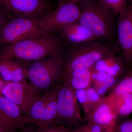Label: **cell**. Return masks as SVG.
I'll list each match as a JSON object with an SVG mask.
<instances>
[{"instance_id": "26", "label": "cell", "mask_w": 132, "mask_h": 132, "mask_svg": "<svg viewBox=\"0 0 132 132\" xmlns=\"http://www.w3.org/2000/svg\"><path fill=\"white\" fill-rule=\"evenodd\" d=\"M116 132H132V121H127L118 125Z\"/></svg>"}, {"instance_id": "23", "label": "cell", "mask_w": 132, "mask_h": 132, "mask_svg": "<svg viewBox=\"0 0 132 132\" xmlns=\"http://www.w3.org/2000/svg\"><path fill=\"white\" fill-rule=\"evenodd\" d=\"M71 132H105L100 126L90 122H86L73 128H71Z\"/></svg>"}, {"instance_id": "25", "label": "cell", "mask_w": 132, "mask_h": 132, "mask_svg": "<svg viewBox=\"0 0 132 132\" xmlns=\"http://www.w3.org/2000/svg\"><path fill=\"white\" fill-rule=\"evenodd\" d=\"M37 132H71V131L69 128L55 125L47 127H37Z\"/></svg>"}, {"instance_id": "7", "label": "cell", "mask_w": 132, "mask_h": 132, "mask_svg": "<svg viewBox=\"0 0 132 132\" xmlns=\"http://www.w3.org/2000/svg\"><path fill=\"white\" fill-rule=\"evenodd\" d=\"M81 13L78 4L69 0H60L56 9L48 12L39 19L40 29L43 32L53 34L66 25L78 22Z\"/></svg>"}, {"instance_id": "22", "label": "cell", "mask_w": 132, "mask_h": 132, "mask_svg": "<svg viewBox=\"0 0 132 132\" xmlns=\"http://www.w3.org/2000/svg\"><path fill=\"white\" fill-rule=\"evenodd\" d=\"M87 94L89 112L100 104L104 100L106 96H102L97 93L93 87L86 88Z\"/></svg>"}, {"instance_id": "4", "label": "cell", "mask_w": 132, "mask_h": 132, "mask_svg": "<svg viewBox=\"0 0 132 132\" xmlns=\"http://www.w3.org/2000/svg\"><path fill=\"white\" fill-rule=\"evenodd\" d=\"M64 49L33 62L27 68L30 82L43 93L52 88L62 78L64 73Z\"/></svg>"}, {"instance_id": "5", "label": "cell", "mask_w": 132, "mask_h": 132, "mask_svg": "<svg viewBox=\"0 0 132 132\" xmlns=\"http://www.w3.org/2000/svg\"><path fill=\"white\" fill-rule=\"evenodd\" d=\"M63 81L62 78L54 86L44 93L24 115L29 125L38 127L56 125L58 95Z\"/></svg>"}, {"instance_id": "28", "label": "cell", "mask_w": 132, "mask_h": 132, "mask_svg": "<svg viewBox=\"0 0 132 132\" xmlns=\"http://www.w3.org/2000/svg\"><path fill=\"white\" fill-rule=\"evenodd\" d=\"M0 132H11L9 130L0 117Z\"/></svg>"}, {"instance_id": "11", "label": "cell", "mask_w": 132, "mask_h": 132, "mask_svg": "<svg viewBox=\"0 0 132 132\" xmlns=\"http://www.w3.org/2000/svg\"><path fill=\"white\" fill-rule=\"evenodd\" d=\"M117 39L125 65L132 66V1L126 9L119 15L117 22Z\"/></svg>"}, {"instance_id": "3", "label": "cell", "mask_w": 132, "mask_h": 132, "mask_svg": "<svg viewBox=\"0 0 132 132\" xmlns=\"http://www.w3.org/2000/svg\"><path fill=\"white\" fill-rule=\"evenodd\" d=\"M118 52L114 44L98 40L73 45L64 53L63 75L78 69L92 68L99 60Z\"/></svg>"}, {"instance_id": "15", "label": "cell", "mask_w": 132, "mask_h": 132, "mask_svg": "<svg viewBox=\"0 0 132 132\" xmlns=\"http://www.w3.org/2000/svg\"><path fill=\"white\" fill-rule=\"evenodd\" d=\"M60 31L62 38L73 45L98 40L92 31L78 22L66 25Z\"/></svg>"}, {"instance_id": "27", "label": "cell", "mask_w": 132, "mask_h": 132, "mask_svg": "<svg viewBox=\"0 0 132 132\" xmlns=\"http://www.w3.org/2000/svg\"><path fill=\"white\" fill-rule=\"evenodd\" d=\"M37 126L30 124L22 128L20 132H37Z\"/></svg>"}, {"instance_id": "21", "label": "cell", "mask_w": 132, "mask_h": 132, "mask_svg": "<svg viewBox=\"0 0 132 132\" xmlns=\"http://www.w3.org/2000/svg\"><path fill=\"white\" fill-rule=\"evenodd\" d=\"M114 15H119L124 12L128 4L129 0H98Z\"/></svg>"}, {"instance_id": "12", "label": "cell", "mask_w": 132, "mask_h": 132, "mask_svg": "<svg viewBox=\"0 0 132 132\" xmlns=\"http://www.w3.org/2000/svg\"><path fill=\"white\" fill-rule=\"evenodd\" d=\"M118 116L116 113L111 97L106 96L100 104L85 114V122L100 126L105 132H116Z\"/></svg>"}, {"instance_id": "6", "label": "cell", "mask_w": 132, "mask_h": 132, "mask_svg": "<svg viewBox=\"0 0 132 132\" xmlns=\"http://www.w3.org/2000/svg\"><path fill=\"white\" fill-rule=\"evenodd\" d=\"M85 122L81 114L75 90L63 80L58 95L56 125L73 128Z\"/></svg>"}, {"instance_id": "20", "label": "cell", "mask_w": 132, "mask_h": 132, "mask_svg": "<svg viewBox=\"0 0 132 132\" xmlns=\"http://www.w3.org/2000/svg\"><path fill=\"white\" fill-rule=\"evenodd\" d=\"M132 93V69L123 76L111 90L108 95L115 96L125 94Z\"/></svg>"}, {"instance_id": "17", "label": "cell", "mask_w": 132, "mask_h": 132, "mask_svg": "<svg viewBox=\"0 0 132 132\" xmlns=\"http://www.w3.org/2000/svg\"><path fill=\"white\" fill-rule=\"evenodd\" d=\"M117 54H111L99 60L93 67L95 70L116 78L122 75L125 72V64Z\"/></svg>"}, {"instance_id": "8", "label": "cell", "mask_w": 132, "mask_h": 132, "mask_svg": "<svg viewBox=\"0 0 132 132\" xmlns=\"http://www.w3.org/2000/svg\"><path fill=\"white\" fill-rule=\"evenodd\" d=\"M1 94L18 105L24 115L43 94L27 80L7 82Z\"/></svg>"}, {"instance_id": "16", "label": "cell", "mask_w": 132, "mask_h": 132, "mask_svg": "<svg viewBox=\"0 0 132 132\" xmlns=\"http://www.w3.org/2000/svg\"><path fill=\"white\" fill-rule=\"evenodd\" d=\"M94 69H78L64 74L62 79L69 83L75 90L85 89L92 86Z\"/></svg>"}, {"instance_id": "13", "label": "cell", "mask_w": 132, "mask_h": 132, "mask_svg": "<svg viewBox=\"0 0 132 132\" xmlns=\"http://www.w3.org/2000/svg\"><path fill=\"white\" fill-rule=\"evenodd\" d=\"M0 117L11 132H16L29 125L18 105L0 94Z\"/></svg>"}, {"instance_id": "9", "label": "cell", "mask_w": 132, "mask_h": 132, "mask_svg": "<svg viewBox=\"0 0 132 132\" xmlns=\"http://www.w3.org/2000/svg\"><path fill=\"white\" fill-rule=\"evenodd\" d=\"M40 19L16 17L5 22L0 27V48L15 42L26 36L42 31L39 26Z\"/></svg>"}, {"instance_id": "30", "label": "cell", "mask_w": 132, "mask_h": 132, "mask_svg": "<svg viewBox=\"0 0 132 132\" xmlns=\"http://www.w3.org/2000/svg\"><path fill=\"white\" fill-rule=\"evenodd\" d=\"M7 82L4 81L2 79L1 77L0 76V94H1V92L3 88L4 87V86H5V84Z\"/></svg>"}, {"instance_id": "19", "label": "cell", "mask_w": 132, "mask_h": 132, "mask_svg": "<svg viewBox=\"0 0 132 132\" xmlns=\"http://www.w3.org/2000/svg\"><path fill=\"white\" fill-rule=\"evenodd\" d=\"M112 104L118 116H125L132 113V93L111 96Z\"/></svg>"}, {"instance_id": "14", "label": "cell", "mask_w": 132, "mask_h": 132, "mask_svg": "<svg viewBox=\"0 0 132 132\" xmlns=\"http://www.w3.org/2000/svg\"><path fill=\"white\" fill-rule=\"evenodd\" d=\"M27 62L16 59L0 60V76L6 82L27 80Z\"/></svg>"}, {"instance_id": "24", "label": "cell", "mask_w": 132, "mask_h": 132, "mask_svg": "<svg viewBox=\"0 0 132 132\" xmlns=\"http://www.w3.org/2000/svg\"><path fill=\"white\" fill-rule=\"evenodd\" d=\"M77 100L81 106L85 114L89 112L86 89L75 90Z\"/></svg>"}, {"instance_id": "32", "label": "cell", "mask_w": 132, "mask_h": 132, "mask_svg": "<svg viewBox=\"0 0 132 132\" xmlns=\"http://www.w3.org/2000/svg\"><path fill=\"white\" fill-rule=\"evenodd\" d=\"M131 1H132V0H131Z\"/></svg>"}, {"instance_id": "29", "label": "cell", "mask_w": 132, "mask_h": 132, "mask_svg": "<svg viewBox=\"0 0 132 132\" xmlns=\"http://www.w3.org/2000/svg\"><path fill=\"white\" fill-rule=\"evenodd\" d=\"M5 22V19L2 11L0 9V27Z\"/></svg>"}, {"instance_id": "31", "label": "cell", "mask_w": 132, "mask_h": 132, "mask_svg": "<svg viewBox=\"0 0 132 132\" xmlns=\"http://www.w3.org/2000/svg\"><path fill=\"white\" fill-rule=\"evenodd\" d=\"M69 1H71L72 2L74 3H76V4H78L79 3L82 1L83 0H69Z\"/></svg>"}, {"instance_id": "1", "label": "cell", "mask_w": 132, "mask_h": 132, "mask_svg": "<svg viewBox=\"0 0 132 132\" xmlns=\"http://www.w3.org/2000/svg\"><path fill=\"white\" fill-rule=\"evenodd\" d=\"M63 49V43L58 36L40 31L0 48V60L16 59L33 62Z\"/></svg>"}, {"instance_id": "10", "label": "cell", "mask_w": 132, "mask_h": 132, "mask_svg": "<svg viewBox=\"0 0 132 132\" xmlns=\"http://www.w3.org/2000/svg\"><path fill=\"white\" fill-rule=\"evenodd\" d=\"M0 4L16 17L40 19L50 12L47 0H0Z\"/></svg>"}, {"instance_id": "18", "label": "cell", "mask_w": 132, "mask_h": 132, "mask_svg": "<svg viewBox=\"0 0 132 132\" xmlns=\"http://www.w3.org/2000/svg\"><path fill=\"white\" fill-rule=\"evenodd\" d=\"M116 78L108 74L98 72L94 69L92 86L99 94L105 96L107 92L112 90L116 85Z\"/></svg>"}, {"instance_id": "2", "label": "cell", "mask_w": 132, "mask_h": 132, "mask_svg": "<svg viewBox=\"0 0 132 132\" xmlns=\"http://www.w3.org/2000/svg\"><path fill=\"white\" fill-rule=\"evenodd\" d=\"M78 4L81 13L78 22L92 31L98 40L114 44L117 38L114 15L98 0H83Z\"/></svg>"}]
</instances>
